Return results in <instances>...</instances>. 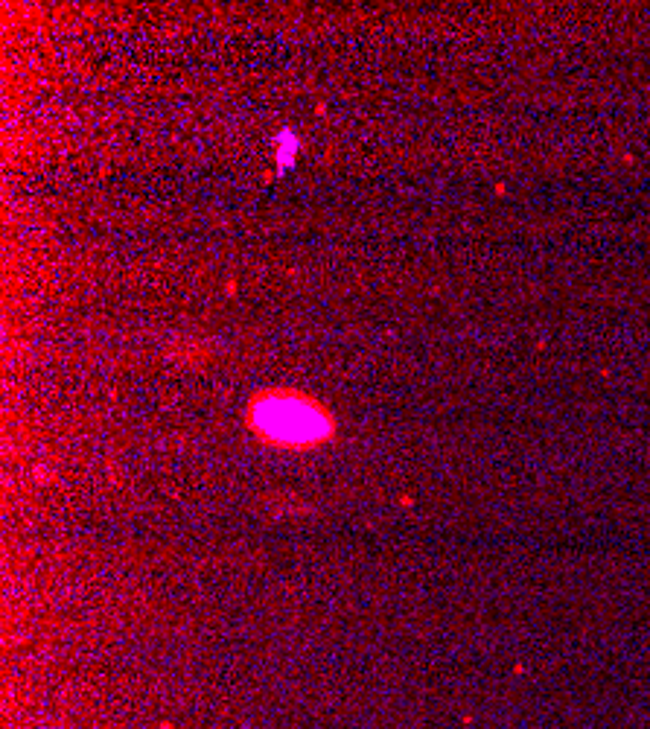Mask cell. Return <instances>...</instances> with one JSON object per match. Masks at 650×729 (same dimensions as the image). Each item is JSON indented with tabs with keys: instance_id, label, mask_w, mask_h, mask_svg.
<instances>
[{
	"instance_id": "1",
	"label": "cell",
	"mask_w": 650,
	"mask_h": 729,
	"mask_svg": "<svg viewBox=\"0 0 650 729\" xmlns=\"http://www.w3.org/2000/svg\"><path fill=\"white\" fill-rule=\"evenodd\" d=\"M257 423H260V429H266L280 441H312V438L324 435L321 415H315L309 406L289 403V400H274V403L260 406Z\"/></svg>"
}]
</instances>
